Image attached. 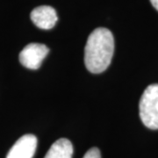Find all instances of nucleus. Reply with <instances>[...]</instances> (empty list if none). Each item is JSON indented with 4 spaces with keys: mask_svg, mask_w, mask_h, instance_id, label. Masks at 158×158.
Segmentation results:
<instances>
[{
    "mask_svg": "<svg viewBox=\"0 0 158 158\" xmlns=\"http://www.w3.org/2000/svg\"><path fill=\"white\" fill-rule=\"evenodd\" d=\"M114 51V39L110 30L95 29L89 35L85 48V63L87 69L99 74L109 67Z\"/></svg>",
    "mask_w": 158,
    "mask_h": 158,
    "instance_id": "nucleus-1",
    "label": "nucleus"
},
{
    "mask_svg": "<svg viewBox=\"0 0 158 158\" xmlns=\"http://www.w3.org/2000/svg\"><path fill=\"white\" fill-rule=\"evenodd\" d=\"M140 117L148 128L158 129V84L148 86L139 104Z\"/></svg>",
    "mask_w": 158,
    "mask_h": 158,
    "instance_id": "nucleus-2",
    "label": "nucleus"
},
{
    "mask_svg": "<svg viewBox=\"0 0 158 158\" xmlns=\"http://www.w3.org/2000/svg\"><path fill=\"white\" fill-rule=\"evenodd\" d=\"M48 51V48L44 44L30 43L20 52L19 62L26 68L37 69L40 67Z\"/></svg>",
    "mask_w": 158,
    "mask_h": 158,
    "instance_id": "nucleus-3",
    "label": "nucleus"
},
{
    "mask_svg": "<svg viewBox=\"0 0 158 158\" xmlns=\"http://www.w3.org/2000/svg\"><path fill=\"white\" fill-rule=\"evenodd\" d=\"M36 148V136L34 135H25L11 148L6 158H33Z\"/></svg>",
    "mask_w": 158,
    "mask_h": 158,
    "instance_id": "nucleus-4",
    "label": "nucleus"
},
{
    "mask_svg": "<svg viewBox=\"0 0 158 158\" xmlns=\"http://www.w3.org/2000/svg\"><path fill=\"white\" fill-rule=\"evenodd\" d=\"M31 19L37 27L48 30L55 27L58 18L56 11L53 7L49 6H41L34 8L32 11Z\"/></svg>",
    "mask_w": 158,
    "mask_h": 158,
    "instance_id": "nucleus-5",
    "label": "nucleus"
},
{
    "mask_svg": "<svg viewBox=\"0 0 158 158\" xmlns=\"http://www.w3.org/2000/svg\"><path fill=\"white\" fill-rule=\"evenodd\" d=\"M73 145L69 140L62 138L52 144L44 158H72Z\"/></svg>",
    "mask_w": 158,
    "mask_h": 158,
    "instance_id": "nucleus-6",
    "label": "nucleus"
},
{
    "mask_svg": "<svg viewBox=\"0 0 158 158\" xmlns=\"http://www.w3.org/2000/svg\"><path fill=\"white\" fill-rule=\"evenodd\" d=\"M83 158H101V154L98 148H90Z\"/></svg>",
    "mask_w": 158,
    "mask_h": 158,
    "instance_id": "nucleus-7",
    "label": "nucleus"
},
{
    "mask_svg": "<svg viewBox=\"0 0 158 158\" xmlns=\"http://www.w3.org/2000/svg\"><path fill=\"white\" fill-rule=\"evenodd\" d=\"M150 2L152 4L153 7L158 11V0H150Z\"/></svg>",
    "mask_w": 158,
    "mask_h": 158,
    "instance_id": "nucleus-8",
    "label": "nucleus"
}]
</instances>
